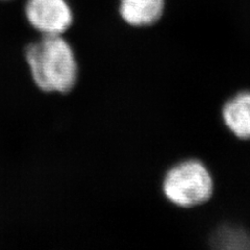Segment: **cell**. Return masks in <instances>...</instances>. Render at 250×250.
<instances>
[{"instance_id": "cell-1", "label": "cell", "mask_w": 250, "mask_h": 250, "mask_svg": "<svg viewBox=\"0 0 250 250\" xmlns=\"http://www.w3.org/2000/svg\"><path fill=\"white\" fill-rule=\"evenodd\" d=\"M25 57L31 77L41 91L67 94L75 87V53L62 36H42L27 46Z\"/></svg>"}, {"instance_id": "cell-2", "label": "cell", "mask_w": 250, "mask_h": 250, "mask_svg": "<svg viewBox=\"0 0 250 250\" xmlns=\"http://www.w3.org/2000/svg\"><path fill=\"white\" fill-rule=\"evenodd\" d=\"M163 193L173 205L194 208L210 199L214 181L198 160H187L172 167L163 181Z\"/></svg>"}, {"instance_id": "cell-3", "label": "cell", "mask_w": 250, "mask_h": 250, "mask_svg": "<svg viewBox=\"0 0 250 250\" xmlns=\"http://www.w3.org/2000/svg\"><path fill=\"white\" fill-rule=\"evenodd\" d=\"M24 9L30 26L42 36H62L73 24L67 0H26Z\"/></svg>"}, {"instance_id": "cell-4", "label": "cell", "mask_w": 250, "mask_h": 250, "mask_svg": "<svg viewBox=\"0 0 250 250\" xmlns=\"http://www.w3.org/2000/svg\"><path fill=\"white\" fill-rule=\"evenodd\" d=\"M166 0H120L119 14L128 25L151 26L163 17Z\"/></svg>"}, {"instance_id": "cell-5", "label": "cell", "mask_w": 250, "mask_h": 250, "mask_svg": "<svg viewBox=\"0 0 250 250\" xmlns=\"http://www.w3.org/2000/svg\"><path fill=\"white\" fill-rule=\"evenodd\" d=\"M222 119L231 134L241 140H250V92H240L226 101Z\"/></svg>"}]
</instances>
